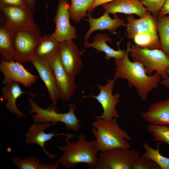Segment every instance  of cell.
I'll use <instances>...</instances> for the list:
<instances>
[{"label": "cell", "instance_id": "6da1fadb", "mask_svg": "<svg viewBox=\"0 0 169 169\" xmlns=\"http://www.w3.org/2000/svg\"><path fill=\"white\" fill-rule=\"evenodd\" d=\"M131 44V42L127 44V52L124 58L115 59L116 67L113 79L115 81L120 78L126 79L128 87H134L141 100L144 101L147 99L148 93L157 87L161 77L156 72L154 74L148 75L143 64L130 60L128 54Z\"/></svg>", "mask_w": 169, "mask_h": 169}, {"label": "cell", "instance_id": "7a4b0ae2", "mask_svg": "<svg viewBox=\"0 0 169 169\" xmlns=\"http://www.w3.org/2000/svg\"><path fill=\"white\" fill-rule=\"evenodd\" d=\"M75 142L66 141V145L57 148L63 154L55 162L67 169L75 168L79 163H85L90 168L95 167L98 159L95 140L88 141L83 133Z\"/></svg>", "mask_w": 169, "mask_h": 169}, {"label": "cell", "instance_id": "3957f363", "mask_svg": "<svg viewBox=\"0 0 169 169\" xmlns=\"http://www.w3.org/2000/svg\"><path fill=\"white\" fill-rule=\"evenodd\" d=\"M91 123V131L95 138L98 151L102 152L117 148H130L127 141L132 140L131 136L119 125L117 119L110 121L96 118Z\"/></svg>", "mask_w": 169, "mask_h": 169}, {"label": "cell", "instance_id": "277c9868", "mask_svg": "<svg viewBox=\"0 0 169 169\" xmlns=\"http://www.w3.org/2000/svg\"><path fill=\"white\" fill-rule=\"evenodd\" d=\"M31 109L29 113H34L32 116L34 122L54 123L61 122L64 123L68 130L78 132L80 128L81 121L78 119L74 113L76 105H69V111L64 113L58 112L57 108L50 106L44 109L38 106L32 98L28 100Z\"/></svg>", "mask_w": 169, "mask_h": 169}, {"label": "cell", "instance_id": "5b68a950", "mask_svg": "<svg viewBox=\"0 0 169 169\" xmlns=\"http://www.w3.org/2000/svg\"><path fill=\"white\" fill-rule=\"evenodd\" d=\"M130 52L133 61L143 64L148 75L155 71L162 79L168 77L166 69L169 67V57L160 49H143L131 44Z\"/></svg>", "mask_w": 169, "mask_h": 169}, {"label": "cell", "instance_id": "8992f818", "mask_svg": "<svg viewBox=\"0 0 169 169\" xmlns=\"http://www.w3.org/2000/svg\"><path fill=\"white\" fill-rule=\"evenodd\" d=\"M42 36L40 29L35 23L25 28L14 31L15 61L21 64L30 61Z\"/></svg>", "mask_w": 169, "mask_h": 169}, {"label": "cell", "instance_id": "52a82bcc", "mask_svg": "<svg viewBox=\"0 0 169 169\" xmlns=\"http://www.w3.org/2000/svg\"><path fill=\"white\" fill-rule=\"evenodd\" d=\"M140 156L138 151L129 148H117L98 153L95 169H133Z\"/></svg>", "mask_w": 169, "mask_h": 169}, {"label": "cell", "instance_id": "ba28073f", "mask_svg": "<svg viewBox=\"0 0 169 169\" xmlns=\"http://www.w3.org/2000/svg\"><path fill=\"white\" fill-rule=\"evenodd\" d=\"M0 23L13 31L23 29L34 24L33 11L28 6L5 4L0 6Z\"/></svg>", "mask_w": 169, "mask_h": 169}, {"label": "cell", "instance_id": "9c48e42d", "mask_svg": "<svg viewBox=\"0 0 169 169\" xmlns=\"http://www.w3.org/2000/svg\"><path fill=\"white\" fill-rule=\"evenodd\" d=\"M115 81L113 79H109L105 85L98 84L97 86L100 90V93L97 96L93 95L85 96L83 98L92 97L95 98L101 104L103 110L102 114L95 116V118H100L107 121H110L113 118L118 119L120 115L117 111L116 106L121 97V95L117 93L112 94V91Z\"/></svg>", "mask_w": 169, "mask_h": 169}, {"label": "cell", "instance_id": "30bf717a", "mask_svg": "<svg viewBox=\"0 0 169 169\" xmlns=\"http://www.w3.org/2000/svg\"><path fill=\"white\" fill-rule=\"evenodd\" d=\"M69 6L68 0H59L54 19L55 28L51 35L60 43L69 39H76L77 37L75 28L70 23Z\"/></svg>", "mask_w": 169, "mask_h": 169}, {"label": "cell", "instance_id": "8fae6325", "mask_svg": "<svg viewBox=\"0 0 169 169\" xmlns=\"http://www.w3.org/2000/svg\"><path fill=\"white\" fill-rule=\"evenodd\" d=\"M21 64L14 61H6L1 58L0 71L4 75L3 84L17 82L28 88L36 82L38 76L28 71Z\"/></svg>", "mask_w": 169, "mask_h": 169}, {"label": "cell", "instance_id": "7c38bea8", "mask_svg": "<svg viewBox=\"0 0 169 169\" xmlns=\"http://www.w3.org/2000/svg\"><path fill=\"white\" fill-rule=\"evenodd\" d=\"M56 124L52 123L34 122L28 129L25 134V143L27 144H35L42 148L44 152L49 158L51 160L55 159L57 155L50 153L45 148V143L51 140L53 137L58 136H66L65 141L77 136L65 133L54 134V132L49 133L44 132L45 130L49 129L52 126Z\"/></svg>", "mask_w": 169, "mask_h": 169}, {"label": "cell", "instance_id": "4fadbf2b", "mask_svg": "<svg viewBox=\"0 0 169 169\" xmlns=\"http://www.w3.org/2000/svg\"><path fill=\"white\" fill-rule=\"evenodd\" d=\"M54 72L59 98L69 100L76 88L75 76L69 74L65 70L60 60L59 52L49 61Z\"/></svg>", "mask_w": 169, "mask_h": 169}, {"label": "cell", "instance_id": "5bb4252c", "mask_svg": "<svg viewBox=\"0 0 169 169\" xmlns=\"http://www.w3.org/2000/svg\"><path fill=\"white\" fill-rule=\"evenodd\" d=\"M59 54L60 62L67 74L75 76L80 72L82 67L81 52L73 39L61 43Z\"/></svg>", "mask_w": 169, "mask_h": 169}, {"label": "cell", "instance_id": "9a60e30c", "mask_svg": "<svg viewBox=\"0 0 169 169\" xmlns=\"http://www.w3.org/2000/svg\"><path fill=\"white\" fill-rule=\"evenodd\" d=\"M113 15V18L110 17L109 13L105 11L100 17L95 18L92 16L91 13L89 12L87 14L88 18L86 20L89 22L90 27L84 37V48L81 54L84 52L85 46L88 42V38L94 31L98 30H106L112 34H115L116 30L120 27H126L125 21L119 18L116 13Z\"/></svg>", "mask_w": 169, "mask_h": 169}, {"label": "cell", "instance_id": "2e32d148", "mask_svg": "<svg viewBox=\"0 0 169 169\" xmlns=\"http://www.w3.org/2000/svg\"><path fill=\"white\" fill-rule=\"evenodd\" d=\"M30 62L45 85L52 102L56 105L59 96L54 74L50 63L33 57Z\"/></svg>", "mask_w": 169, "mask_h": 169}, {"label": "cell", "instance_id": "e0dca14e", "mask_svg": "<svg viewBox=\"0 0 169 169\" xmlns=\"http://www.w3.org/2000/svg\"><path fill=\"white\" fill-rule=\"evenodd\" d=\"M101 6L105 11L113 14L118 13L134 14L142 17L148 12L141 0H113Z\"/></svg>", "mask_w": 169, "mask_h": 169}, {"label": "cell", "instance_id": "ac0fdd59", "mask_svg": "<svg viewBox=\"0 0 169 169\" xmlns=\"http://www.w3.org/2000/svg\"><path fill=\"white\" fill-rule=\"evenodd\" d=\"M140 115L150 124L169 126V98L155 102Z\"/></svg>", "mask_w": 169, "mask_h": 169}, {"label": "cell", "instance_id": "d6986e66", "mask_svg": "<svg viewBox=\"0 0 169 169\" xmlns=\"http://www.w3.org/2000/svg\"><path fill=\"white\" fill-rule=\"evenodd\" d=\"M127 20L126 36L128 39L133 38L136 35L142 33L157 31L156 18L149 12L139 19H136L130 15L127 17Z\"/></svg>", "mask_w": 169, "mask_h": 169}, {"label": "cell", "instance_id": "ffe728a7", "mask_svg": "<svg viewBox=\"0 0 169 169\" xmlns=\"http://www.w3.org/2000/svg\"><path fill=\"white\" fill-rule=\"evenodd\" d=\"M61 43L51 34L41 36L36 45L33 57L43 61L49 62L59 50Z\"/></svg>", "mask_w": 169, "mask_h": 169}, {"label": "cell", "instance_id": "44dd1931", "mask_svg": "<svg viewBox=\"0 0 169 169\" xmlns=\"http://www.w3.org/2000/svg\"><path fill=\"white\" fill-rule=\"evenodd\" d=\"M111 42L112 39L109 35L104 33H98L94 37L93 41L91 43L88 42L85 46V48H92L99 52H103L105 54V59L109 60L111 58L115 59L122 58L126 53V50H121L119 48L118 50L111 48L106 42Z\"/></svg>", "mask_w": 169, "mask_h": 169}, {"label": "cell", "instance_id": "7402d4cb", "mask_svg": "<svg viewBox=\"0 0 169 169\" xmlns=\"http://www.w3.org/2000/svg\"><path fill=\"white\" fill-rule=\"evenodd\" d=\"M19 84L17 82H12L5 84L3 88L2 94L6 101L5 106L9 111L18 117L23 118L25 116V115L18 108L16 105L17 99L25 93L28 92L32 96H34V95L22 91Z\"/></svg>", "mask_w": 169, "mask_h": 169}, {"label": "cell", "instance_id": "603a6c76", "mask_svg": "<svg viewBox=\"0 0 169 169\" xmlns=\"http://www.w3.org/2000/svg\"><path fill=\"white\" fill-rule=\"evenodd\" d=\"M14 31L0 24V54L1 58L6 61H15L13 42Z\"/></svg>", "mask_w": 169, "mask_h": 169}, {"label": "cell", "instance_id": "cb8c5ba5", "mask_svg": "<svg viewBox=\"0 0 169 169\" xmlns=\"http://www.w3.org/2000/svg\"><path fill=\"white\" fill-rule=\"evenodd\" d=\"M12 162L19 169H57L59 164H48L40 161L33 156L21 158L14 156L12 158Z\"/></svg>", "mask_w": 169, "mask_h": 169}, {"label": "cell", "instance_id": "d4e9b609", "mask_svg": "<svg viewBox=\"0 0 169 169\" xmlns=\"http://www.w3.org/2000/svg\"><path fill=\"white\" fill-rule=\"evenodd\" d=\"M156 18L160 43V49L169 57V17L158 16Z\"/></svg>", "mask_w": 169, "mask_h": 169}, {"label": "cell", "instance_id": "484cf974", "mask_svg": "<svg viewBox=\"0 0 169 169\" xmlns=\"http://www.w3.org/2000/svg\"><path fill=\"white\" fill-rule=\"evenodd\" d=\"M157 31H151L136 35L134 38L135 44L143 49H160V43Z\"/></svg>", "mask_w": 169, "mask_h": 169}, {"label": "cell", "instance_id": "4316f807", "mask_svg": "<svg viewBox=\"0 0 169 169\" xmlns=\"http://www.w3.org/2000/svg\"><path fill=\"white\" fill-rule=\"evenodd\" d=\"M94 0H70L69 12L70 19L76 23L87 16V11Z\"/></svg>", "mask_w": 169, "mask_h": 169}, {"label": "cell", "instance_id": "83f0119b", "mask_svg": "<svg viewBox=\"0 0 169 169\" xmlns=\"http://www.w3.org/2000/svg\"><path fill=\"white\" fill-rule=\"evenodd\" d=\"M145 152L141 156L151 159L156 162L161 169H169V158L161 155L159 151V143L157 145V148L153 149L146 142L143 144Z\"/></svg>", "mask_w": 169, "mask_h": 169}, {"label": "cell", "instance_id": "f1b7e54d", "mask_svg": "<svg viewBox=\"0 0 169 169\" xmlns=\"http://www.w3.org/2000/svg\"><path fill=\"white\" fill-rule=\"evenodd\" d=\"M147 130L153 137L155 141H162L169 145V126L150 124Z\"/></svg>", "mask_w": 169, "mask_h": 169}, {"label": "cell", "instance_id": "f546056e", "mask_svg": "<svg viewBox=\"0 0 169 169\" xmlns=\"http://www.w3.org/2000/svg\"><path fill=\"white\" fill-rule=\"evenodd\" d=\"M166 0H141V2L153 16L156 17L162 8Z\"/></svg>", "mask_w": 169, "mask_h": 169}, {"label": "cell", "instance_id": "4dcf8cb0", "mask_svg": "<svg viewBox=\"0 0 169 169\" xmlns=\"http://www.w3.org/2000/svg\"><path fill=\"white\" fill-rule=\"evenodd\" d=\"M158 165L152 160L144 158L141 156L135 161L133 169H160Z\"/></svg>", "mask_w": 169, "mask_h": 169}, {"label": "cell", "instance_id": "1f68e13d", "mask_svg": "<svg viewBox=\"0 0 169 169\" xmlns=\"http://www.w3.org/2000/svg\"><path fill=\"white\" fill-rule=\"evenodd\" d=\"M28 0H0V6L9 4L24 7L28 6Z\"/></svg>", "mask_w": 169, "mask_h": 169}, {"label": "cell", "instance_id": "d6a6232c", "mask_svg": "<svg viewBox=\"0 0 169 169\" xmlns=\"http://www.w3.org/2000/svg\"><path fill=\"white\" fill-rule=\"evenodd\" d=\"M113 0H94L89 7L88 12H93L94 9L98 6L110 2Z\"/></svg>", "mask_w": 169, "mask_h": 169}, {"label": "cell", "instance_id": "836d02e7", "mask_svg": "<svg viewBox=\"0 0 169 169\" xmlns=\"http://www.w3.org/2000/svg\"><path fill=\"white\" fill-rule=\"evenodd\" d=\"M168 14H169V0H166L158 16H162Z\"/></svg>", "mask_w": 169, "mask_h": 169}, {"label": "cell", "instance_id": "e575fe53", "mask_svg": "<svg viewBox=\"0 0 169 169\" xmlns=\"http://www.w3.org/2000/svg\"><path fill=\"white\" fill-rule=\"evenodd\" d=\"M166 72L168 75V77L165 79H162L159 82L161 85L164 86L166 88H169V67L166 69Z\"/></svg>", "mask_w": 169, "mask_h": 169}, {"label": "cell", "instance_id": "d590c367", "mask_svg": "<svg viewBox=\"0 0 169 169\" xmlns=\"http://www.w3.org/2000/svg\"><path fill=\"white\" fill-rule=\"evenodd\" d=\"M36 0H28V6L33 11H34L36 8Z\"/></svg>", "mask_w": 169, "mask_h": 169}]
</instances>
